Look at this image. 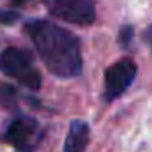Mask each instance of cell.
I'll return each instance as SVG.
<instances>
[{
    "mask_svg": "<svg viewBox=\"0 0 152 152\" xmlns=\"http://www.w3.org/2000/svg\"><path fill=\"white\" fill-rule=\"evenodd\" d=\"M12 2H13L15 5H23V4H26L28 0H12Z\"/></svg>",
    "mask_w": 152,
    "mask_h": 152,
    "instance_id": "cell-9",
    "label": "cell"
},
{
    "mask_svg": "<svg viewBox=\"0 0 152 152\" xmlns=\"http://www.w3.org/2000/svg\"><path fill=\"white\" fill-rule=\"evenodd\" d=\"M90 129L85 121L74 119L69 126L67 137L64 142V152H85V147L88 144Z\"/></svg>",
    "mask_w": 152,
    "mask_h": 152,
    "instance_id": "cell-6",
    "label": "cell"
},
{
    "mask_svg": "<svg viewBox=\"0 0 152 152\" xmlns=\"http://www.w3.org/2000/svg\"><path fill=\"white\" fill-rule=\"evenodd\" d=\"M25 31L53 75L70 79L82 72V54L74 33L48 20L28 21Z\"/></svg>",
    "mask_w": 152,
    "mask_h": 152,
    "instance_id": "cell-1",
    "label": "cell"
},
{
    "mask_svg": "<svg viewBox=\"0 0 152 152\" xmlns=\"http://www.w3.org/2000/svg\"><path fill=\"white\" fill-rule=\"evenodd\" d=\"M0 70L31 90L41 87V74L34 67L30 54L18 48H5L0 54Z\"/></svg>",
    "mask_w": 152,
    "mask_h": 152,
    "instance_id": "cell-2",
    "label": "cell"
},
{
    "mask_svg": "<svg viewBox=\"0 0 152 152\" xmlns=\"http://www.w3.org/2000/svg\"><path fill=\"white\" fill-rule=\"evenodd\" d=\"M137 75V66L131 59H121L111 64L105 72V98L108 102L118 98L129 88Z\"/></svg>",
    "mask_w": 152,
    "mask_h": 152,
    "instance_id": "cell-5",
    "label": "cell"
},
{
    "mask_svg": "<svg viewBox=\"0 0 152 152\" xmlns=\"http://www.w3.org/2000/svg\"><path fill=\"white\" fill-rule=\"evenodd\" d=\"M131 38H132V28L131 26L121 28V33H119V43H121V46H128Z\"/></svg>",
    "mask_w": 152,
    "mask_h": 152,
    "instance_id": "cell-7",
    "label": "cell"
},
{
    "mask_svg": "<svg viewBox=\"0 0 152 152\" xmlns=\"http://www.w3.org/2000/svg\"><path fill=\"white\" fill-rule=\"evenodd\" d=\"M142 38H144V41L149 44V46H151V49H152V25H151V26H149L147 30L144 31V34H142Z\"/></svg>",
    "mask_w": 152,
    "mask_h": 152,
    "instance_id": "cell-8",
    "label": "cell"
},
{
    "mask_svg": "<svg viewBox=\"0 0 152 152\" xmlns=\"http://www.w3.org/2000/svg\"><path fill=\"white\" fill-rule=\"evenodd\" d=\"M43 2L51 15L77 26H88L96 18L93 0H43Z\"/></svg>",
    "mask_w": 152,
    "mask_h": 152,
    "instance_id": "cell-3",
    "label": "cell"
},
{
    "mask_svg": "<svg viewBox=\"0 0 152 152\" xmlns=\"http://www.w3.org/2000/svg\"><path fill=\"white\" fill-rule=\"evenodd\" d=\"M41 129L36 119L20 116L5 131V141L20 152H31L41 141Z\"/></svg>",
    "mask_w": 152,
    "mask_h": 152,
    "instance_id": "cell-4",
    "label": "cell"
}]
</instances>
